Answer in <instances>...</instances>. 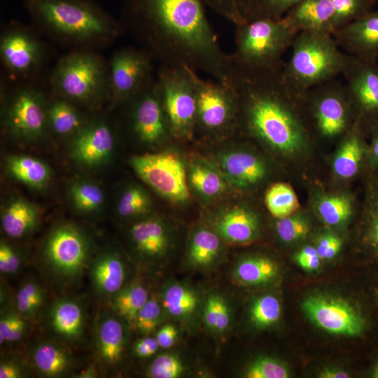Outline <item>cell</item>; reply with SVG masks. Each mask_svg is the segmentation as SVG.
Returning <instances> with one entry per match:
<instances>
[{
  "label": "cell",
  "instance_id": "cell-52",
  "mask_svg": "<svg viewBox=\"0 0 378 378\" xmlns=\"http://www.w3.org/2000/svg\"><path fill=\"white\" fill-rule=\"evenodd\" d=\"M368 204L370 230V236L373 245L378 248V184L374 188Z\"/></svg>",
  "mask_w": 378,
  "mask_h": 378
},
{
  "label": "cell",
  "instance_id": "cell-13",
  "mask_svg": "<svg viewBox=\"0 0 378 378\" xmlns=\"http://www.w3.org/2000/svg\"><path fill=\"white\" fill-rule=\"evenodd\" d=\"M32 30L20 22H11L1 31V61L8 74L13 79H31L43 64L46 48Z\"/></svg>",
  "mask_w": 378,
  "mask_h": 378
},
{
  "label": "cell",
  "instance_id": "cell-53",
  "mask_svg": "<svg viewBox=\"0 0 378 378\" xmlns=\"http://www.w3.org/2000/svg\"><path fill=\"white\" fill-rule=\"evenodd\" d=\"M295 260L302 269L313 271L319 267L321 259L319 258L316 248L307 246L298 253Z\"/></svg>",
  "mask_w": 378,
  "mask_h": 378
},
{
  "label": "cell",
  "instance_id": "cell-59",
  "mask_svg": "<svg viewBox=\"0 0 378 378\" xmlns=\"http://www.w3.org/2000/svg\"><path fill=\"white\" fill-rule=\"evenodd\" d=\"M342 246L341 240L332 235L330 242L325 250L324 259H332L334 258L340 251Z\"/></svg>",
  "mask_w": 378,
  "mask_h": 378
},
{
  "label": "cell",
  "instance_id": "cell-12",
  "mask_svg": "<svg viewBox=\"0 0 378 378\" xmlns=\"http://www.w3.org/2000/svg\"><path fill=\"white\" fill-rule=\"evenodd\" d=\"M130 164L137 176L166 200L174 203L189 200L186 169L176 154L162 152L136 155Z\"/></svg>",
  "mask_w": 378,
  "mask_h": 378
},
{
  "label": "cell",
  "instance_id": "cell-25",
  "mask_svg": "<svg viewBox=\"0 0 378 378\" xmlns=\"http://www.w3.org/2000/svg\"><path fill=\"white\" fill-rule=\"evenodd\" d=\"M219 169L228 183L238 188H246L261 181L266 174L264 162L253 153L228 151L218 160Z\"/></svg>",
  "mask_w": 378,
  "mask_h": 378
},
{
  "label": "cell",
  "instance_id": "cell-30",
  "mask_svg": "<svg viewBox=\"0 0 378 378\" xmlns=\"http://www.w3.org/2000/svg\"><path fill=\"white\" fill-rule=\"evenodd\" d=\"M39 219L37 207L31 202L16 198L4 209L1 225L4 232L11 238H21L31 233Z\"/></svg>",
  "mask_w": 378,
  "mask_h": 378
},
{
  "label": "cell",
  "instance_id": "cell-5",
  "mask_svg": "<svg viewBox=\"0 0 378 378\" xmlns=\"http://www.w3.org/2000/svg\"><path fill=\"white\" fill-rule=\"evenodd\" d=\"M53 94L96 108L107 99L108 64L94 50H71L57 62L50 79Z\"/></svg>",
  "mask_w": 378,
  "mask_h": 378
},
{
  "label": "cell",
  "instance_id": "cell-41",
  "mask_svg": "<svg viewBox=\"0 0 378 378\" xmlns=\"http://www.w3.org/2000/svg\"><path fill=\"white\" fill-rule=\"evenodd\" d=\"M69 195L76 209L82 213L97 211L104 202V193L102 188L88 181L73 183L69 188Z\"/></svg>",
  "mask_w": 378,
  "mask_h": 378
},
{
  "label": "cell",
  "instance_id": "cell-18",
  "mask_svg": "<svg viewBox=\"0 0 378 378\" xmlns=\"http://www.w3.org/2000/svg\"><path fill=\"white\" fill-rule=\"evenodd\" d=\"M129 239L139 260L149 266L161 263L172 244L168 227L157 217L144 218L134 223L129 230Z\"/></svg>",
  "mask_w": 378,
  "mask_h": 378
},
{
  "label": "cell",
  "instance_id": "cell-16",
  "mask_svg": "<svg viewBox=\"0 0 378 378\" xmlns=\"http://www.w3.org/2000/svg\"><path fill=\"white\" fill-rule=\"evenodd\" d=\"M302 307L316 326L329 333L354 337L364 330L365 324L360 314L341 298L321 295L309 296Z\"/></svg>",
  "mask_w": 378,
  "mask_h": 378
},
{
  "label": "cell",
  "instance_id": "cell-44",
  "mask_svg": "<svg viewBox=\"0 0 378 378\" xmlns=\"http://www.w3.org/2000/svg\"><path fill=\"white\" fill-rule=\"evenodd\" d=\"M323 220L330 225L346 221L351 214L350 200L344 196H330L323 198L318 205Z\"/></svg>",
  "mask_w": 378,
  "mask_h": 378
},
{
  "label": "cell",
  "instance_id": "cell-22",
  "mask_svg": "<svg viewBox=\"0 0 378 378\" xmlns=\"http://www.w3.org/2000/svg\"><path fill=\"white\" fill-rule=\"evenodd\" d=\"M89 276L95 293L110 300L130 282L132 269L118 252L107 250L98 254L89 266Z\"/></svg>",
  "mask_w": 378,
  "mask_h": 378
},
{
  "label": "cell",
  "instance_id": "cell-19",
  "mask_svg": "<svg viewBox=\"0 0 378 378\" xmlns=\"http://www.w3.org/2000/svg\"><path fill=\"white\" fill-rule=\"evenodd\" d=\"M115 145V136L104 120L88 121L73 136L71 155L80 164L94 167L106 162Z\"/></svg>",
  "mask_w": 378,
  "mask_h": 378
},
{
  "label": "cell",
  "instance_id": "cell-28",
  "mask_svg": "<svg viewBox=\"0 0 378 378\" xmlns=\"http://www.w3.org/2000/svg\"><path fill=\"white\" fill-rule=\"evenodd\" d=\"M31 362L36 372L44 377H60L70 372L74 358L63 344L54 341H43L31 351Z\"/></svg>",
  "mask_w": 378,
  "mask_h": 378
},
{
  "label": "cell",
  "instance_id": "cell-35",
  "mask_svg": "<svg viewBox=\"0 0 378 378\" xmlns=\"http://www.w3.org/2000/svg\"><path fill=\"white\" fill-rule=\"evenodd\" d=\"M277 273V265L272 260L253 256L241 259L236 264L233 277L242 285L258 286L272 281Z\"/></svg>",
  "mask_w": 378,
  "mask_h": 378
},
{
  "label": "cell",
  "instance_id": "cell-47",
  "mask_svg": "<svg viewBox=\"0 0 378 378\" xmlns=\"http://www.w3.org/2000/svg\"><path fill=\"white\" fill-rule=\"evenodd\" d=\"M184 371V365L177 355L164 353L152 360L146 370V375L150 378H178Z\"/></svg>",
  "mask_w": 378,
  "mask_h": 378
},
{
  "label": "cell",
  "instance_id": "cell-55",
  "mask_svg": "<svg viewBox=\"0 0 378 378\" xmlns=\"http://www.w3.org/2000/svg\"><path fill=\"white\" fill-rule=\"evenodd\" d=\"M178 330L172 323H167L160 327L155 335V338L160 348L169 349L176 342Z\"/></svg>",
  "mask_w": 378,
  "mask_h": 378
},
{
  "label": "cell",
  "instance_id": "cell-58",
  "mask_svg": "<svg viewBox=\"0 0 378 378\" xmlns=\"http://www.w3.org/2000/svg\"><path fill=\"white\" fill-rule=\"evenodd\" d=\"M15 310H7L1 314L0 318V344L5 343Z\"/></svg>",
  "mask_w": 378,
  "mask_h": 378
},
{
  "label": "cell",
  "instance_id": "cell-63",
  "mask_svg": "<svg viewBox=\"0 0 378 378\" xmlns=\"http://www.w3.org/2000/svg\"><path fill=\"white\" fill-rule=\"evenodd\" d=\"M373 377L375 378H378V365L374 368Z\"/></svg>",
  "mask_w": 378,
  "mask_h": 378
},
{
  "label": "cell",
  "instance_id": "cell-54",
  "mask_svg": "<svg viewBox=\"0 0 378 378\" xmlns=\"http://www.w3.org/2000/svg\"><path fill=\"white\" fill-rule=\"evenodd\" d=\"M160 346L155 337L149 335L138 340L132 348L133 354L139 358H147L153 356L159 349Z\"/></svg>",
  "mask_w": 378,
  "mask_h": 378
},
{
  "label": "cell",
  "instance_id": "cell-46",
  "mask_svg": "<svg viewBox=\"0 0 378 378\" xmlns=\"http://www.w3.org/2000/svg\"><path fill=\"white\" fill-rule=\"evenodd\" d=\"M335 10L334 32L370 11L372 0H330Z\"/></svg>",
  "mask_w": 378,
  "mask_h": 378
},
{
  "label": "cell",
  "instance_id": "cell-45",
  "mask_svg": "<svg viewBox=\"0 0 378 378\" xmlns=\"http://www.w3.org/2000/svg\"><path fill=\"white\" fill-rule=\"evenodd\" d=\"M164 315L161 301L152 294L139 312L134 328L144 336L150 335L156 331Z\"/></svg>",
  "mask_w": 378,
  "mask_h": 378
},
{
  "label": "cell",
  "instance_id": "cell-31",
  "mask_svg": "<svg viewBox=\"0 0 378 378\" xmlns=\"http://www.w3.org/2000/svg\"><path fill=\"white\" fill-rule=\"evenodd\" d=\"M78 106L53 94L52 99L48 101V129L59 136H74L88 122Z\"/></svg>",
  "mask_w": 378,
  "mask_h": 378
},
{
  "label": "cell",
  "instance_id": "cell-8",
  "mask_svg": "<svg viewBox=\"0 0 378 378\" xmlns=\"http://www.w3.org/2000/svg\"><path fill=\"white\" fill-rule=\"evenodd\" d=\"M156 81L172 134L190 138L195 130L197 104L188 66L161 65Z\"/></svg>",
  "mask_w": 378,
  "mask_h": 378
},
{
  "label": "cell",
  "instance_id": "cell-10",
  "mask_svg": "<svg viewBox=\"0 0 378 378\" xmlns=\"http://www.w3.org/2000/svg\"><path fill=\"white\" fill-rule=\"evenodd\" d=\"M153 57L144 48L116 50L108 64V97L112 104H126L155 78Z\"/></svg>",
  "mask_w": 378,
  "mask_h": 378
},
{
  "label": "cell",
  "instance_id": "cell-27",
  "mask_svg": "<svg viewBox=\"0 0 378 378\" xmlns=\"http://www.w3.org/2000/svg\"><path fill=\"white\" fill-rule=\"evenodd\" d=\"M160 301L164 314L182 323H189L195 318L202 302L200 293L194 287L179 281L164 286Z\"/></svg>",
  "mask_w": 378,
  "mask_h": 378
},
{
  "label": "cell",
  "instance_id": "cell-36",
  "mask_svg": "<svg viewBox=\"0 0 378 378\" xmlns=\"http://www.w3.org/2000/svg\"><path fill=\"white\" fill-rule=\"evenodd\" d=\"M356 132L352 130L347 136L334 160V169L342 178L352 177L358 171L361 160L363 148Z\"/></svg>",
  "mask_w": 378,
  "mask_h": 378
},
{
  "label": "cell",
  "instance_id": "cell-51",
  "mask_svg": "<svg viewBox=\"0 0 378 378\" xmlns=\"http://www.w3.org/2000/svg\"><path fill=\"white\" fill-rule=\"evenodd\" d=\"M22 258L18 250L1 240L0 243V272L2 275H12L18 272Z\"/></svg>",
  "mask_w": 378,
  "mask_h": 378
},
{
  "label": "cell",
  "instance_id": "cell-24",
  "mask_svg": "<svg viewBox=\"0 0 378 378\" xmlns=\"http://www.w3.org/2000/svg\"><path fill=\"white\" fill-rule=\"evenodd\" d=\"M48 314L49 327L58 338L69 343L81 338L85 312L79 300L71 297L59 298L51 304Z\"/></svg>",
  "mask_w": 378,
  "mask_h": 378
},
{
  "label": "cell",
  "instance_id": "cell-21",
  "mask_svg": "<svg viewBox=\"0 0 378 378\" xmlns=\"http://www.w3.org/2000/svg\"><path fill=\"white\" fill-rule=\"evenodd\" d=\"M332 35L346 53L358 59L378 60V10L367 12Z\"/></svg>",
  "mask_w": 378,
  "mask_h": 378
},
{
  "label": "cell",
  "instance_id": "cell-29",
  "mask_svg": "<svg viewBox=\"0 0 378 378\" xmlns=\"http://www.w3.org/2000/svg\"><path fill=\"white\" fill-rule=\"evenodd\" d=\"M220 237L211 228L197 227L191 234L187 250L188 265L195 269L211 268L223 252Z\"/></svg>",
  "mask_w": 378,
  "mask_h": 378
},
{
  "label": "cell",
  "instance_id": "cell-61",
  "mask_svg": "<svg viewBox=\"0 0 378 378\" xmlns=\"http://www.w3.org/2000/svg\"><path fill=\"white\" fill-rule=\"evenodd\" d=\"M97 376L98 373L94 366H90L75 377L78 378H94Z\"/></svg>",
  "mask_w": 378,
  "mask_h": 378
},
{
  "label": "cell",
  "instance_id": "cell-1",
  "mask_svg": "<svg viewBox=\"0 0 378 378\" xmlns=\"http://www.w3.org/2000/svg\"><path fill=\"white\" fill-rule=\"evenodd\" d=\"M203 0H125L123 22L161 65L187 66L228 83L230 55L221 49Z\"/></svg>",
  "mask_w": 378,
  "mask_h": 378
},
{
  "label": "cell",
  "instance_id": "cell-20",
  "mask_svg": "<svg viewBox=\"0 0 378 378\" xmlns=\"http://www.w3.org/2000/svg\"><path fill=\"white\" fill-rule=\"evenodd\" d=\"M130 328L112 309L99 314L94 330V346L102 365L114 368L120 363L129 342Z\"/></svg>",
  "mask_w": 378,
  "mask_h": 378
},
{
  "label": "cell",
  "instance_id": "cell-57",
  "mask_svg": "<svg viewBox=\"0 0 378 378\" xmlns=\"http://www.w3.org/2000/svg\"><path fill=\"white\" fill-rule=\"evenodd\" d=\"M26 374L24 368L15 360L7 359L0 363V378H22Z\"/></svg>",
  "mask_w": 378,
  "mask_h": 378
},
{
  "label": "cell",
  "instance_id": "cell-39",
  "mask_svg": "<svg viewBox=\"0 0 378 378\" xmlns=\"http://www.w3.org/2000/svg\"><path fill=\"white\" fill-rule=\"evenodd\" d=\"M265 204L271 214L278 218L290 216L299 208L294 190L284 183H275L267 190Z\"/></svg>",
  "mask_w": 378,
  "mask_h": 378
},
{
  "label": "cell",
  "instance_id": "cell-17",
  "mask_svg": "<svg viewBox=\"0 0 378 378\" xmlns=\"http://www.w3.org/2000/svg\"><path fill=\"white\" fill-rule=\"evenodd\" d=\"M352 107L361 115L378 119V63L352 56L343 73Z\"/></svg>",
  "mask_w": 378,
  "mask_h": 378
},
{
  "label": "cell",
  "instance_id": "cell-2",
  "mask_svg": "<svg viewBox=\"0 0 378 378\" xmlns=\"http://www.w3.org/2000/svg\"><path fill=\"white\" fill-rule=\"evenodd\" d=\"M281 69L248 70L230 62L228 83L248 132L274 148L293 153L303 144L305 130L295 110L299 96L285 83Z\"/></svg>",
  "mask_w": 378,
  "mask_h": 378
},
{
  "label": "cell",
  "instance_id": "cell-15",
  "mask_svg": "<svg viewBox=\"0 0 378 378\" xmlns=\"http://www.w3.org/2000/svg\"><path fill=\"white\" fill-rule=\"evenodd\" d=\"M126 104L130 105V128L138 141L154 145L172 134L156 78Z\"/></svg>",
  "mask_w": 378,
  "mask_h": 378
},
{
  "label": "cell",
  "instance_id": "cell-7",
  "mask_svg": "<svg viewBox=\"0 0 378 378\" xmlns=\"http://www.w3.org/2000/svg\"><path fill=\"white\" fill-rule=\"evenodd\" d=\"M91 245L87 234L78 227L64 223L55 227L45 240L42 262L54 279L70 283L88 267Z\"/></svg>",
  "mask_w": 378,
  "mask_h": 378
},
{
  "label": "cell",
  "instance_id": "cell-6",
  "mask_svg": "<svg viewBox=\"0 0 378 378\" xmlns=\"http://www.w3.org/2000/svg\"><path fill=\"white\" fill-rule=\"evenodd\" d=\"M235 26L232 64L255 71L282 68V56L297 34L284 17H258Z\"/></svg>",
  "mask_w": 378,
  "mask_h": 378
},
{
  "label": "cell",
  "instance_id": "cell-11",
  "mask_svg": "<svg viewBox=\"0 0 378 378\" xmlns=\"http://www.w3.org/2000/svg\"><path fill=\"white\" fill-rule=\"evenodd\" d=\"M48 99L38 88L31 84L17 87L6 97L4 125L13 137L36 140L48 129Z\"/></svg>",
  "mask_w": 378,
  "mask_h": 378
},
{
  "label": "cell",
  "instance_id": "cell-49",
  "mask_svg": "<svg viewBox=\"0 0 378 378\" xmlns=\"http://www.w3.org/2000/svg\"><path fill=\"white\" fill-rule=\"evenodd\" d=\"M309 227L307 220L299 216L279 218L276 223V232L284 242H293L304 237L309 232Z\"/></svg>",
  "mask_w": 378,
  "mask_h": 378
},
{
  "label": "cell",
  "instance_id": "cell-4",
  "mask_svg": "<svg viewBox=\"0 0 378 378\" xmlns=\"http://www.w3.org/2000/svg\"><path fill=\"white\" fill-rule=\"evenodd\" d=\"M290 48L291 55L284 62L281 73L286 85L298 96L342 75L352 59L329 33L298 32Z\"/></svg>",
  "mask_w": 378,
  "mask_h": 378
},
{
  "label": "cell",
  "instance_id": "cell-56",
  "mask_svg": "<svg viewBox=\"0 0 378 378\" xmlns=\"http://www.w3.org/2000/svg\"><path fill=\"white\" fill-rule=\"evenodd\" d=\"M26 330V319L15 310L5 343L15 342L20 340L24 337Z\"/></svg>",
  "mask_w": 378,
  "mask_h": 378
},
{
  "label": "cell",
  "instance_id": "cell-50",
  "mask_svg": "<svg viewBox=\"0 0 378 378\" xmlns=\"http://www.w3.org/2000/svg\"><path fill=\"white\" fill-rule=\"evenodd\" d=\"M302 0H258L254 18H283Z\"/></svg>",
  "mask_w": 378,
  "mask_h": 378
},
{
  "label": "cell",
  "instance_id": "cell-3",
  "mask_svg": "<svg viewBox=\"0 0 378 378\" xmlns=\"http://www.w3.org/2000/svg\"><path fill=\"white\" fill-rule=\"evenodd\" d=\"M24 4L35 27L70 50L105 48L125 30L94 0H24Z\"/></svg>",
  "mask_w": 378,
  "mask_h": 378
},
{
  "label": "cell",
  "instance_id": "cell-9",
  "mask_svg": "<svg viewBox=\"0 0 378 378\" xmlns=\"http://www.w3.org/2000/svg\"><path fill=\"white\" fill-rule=\"evenodd\" d=\"M196 95L195 129L209 135L228 133L239 117L236 92L229 83L200 77L197 71L188 66Z\"/></svg>",
  "mask_w": 378,
  "mask_h": 378
},
{
  "label": "cell",
  "instance_id": "cell-43",
  "mask_svg": "<svg viewBox=\"0 0 378 378\" xmlns=\"http://www.w3.org/2000/svg\"><path fill=\"white\" fill-rule=\"evenodd\" d=\"M281 307L274 295L266 294L256 298L250 307V318L253 326L260 329L275 324L279 319Z\"/></svg>",
  "mask_w": 378,
  "mask_h": 378
},
{
  "label": "cell",
  "instance_id": "cell-26",
  "mask_svg": "<svg viewBox=\"0 0 378 378\" xmlns=\"http://www.w3.org/2000/svg\"><path fill=\"white\" fill-rule=\"evenodd\" d=\"M212 229L226 241L244 244L252 241L257 237L258 220L250 209L234 206L214 218Z\"/></svg>",
  "mask_w": 378,
  "mask_h": 378
},
{
  "label": "cell",
  "instance_id": "cell-34",
  "mask_svg": "<svg viewBox=\"0 0 378 378\" xmlns=\"http://www.w3.org/2000/svg\"><path fill=\"white\" fill-rule=\"evenodd\" d=\"M149 297V291L142 283L130 281L111 299V309L134 328L138 314Z\"/></svg>",
  "mask_w": 378,
  "mask_h": 378
},
{
  "label": "cell",
  "instance_id": "cell-40",
  "mask_svg": "<svg viewBox=\"0 0 378 378\" xmlns=\"http://www.w3.org/2000/svg\"><path fill=\"white\" fill-rule=\"evenodd\" d=\"M258 0H203L205 5L234 25L254 18Z\"/></svg>",
  "mask_w": 378,
  "mask_h": 378
},
{
  "label": "cell",
  "instance_id": "cell-48",
  "mask_svg": "<svg viewBox=\"0 0 378 378\" xmlns=\"http://www.w3.org/2000/svg\"><path fill=\"white\" fill-rule=\"evenodd\" d=\"M246 378H288L289 370L286 365L270 357H259L252 361L245 369Z\"/></svg>",
  "mask_w": 378,
  "mask_h": 378
},
{
  "label": "cell",
  "instance_id": "cell-38",
  "mask_svg": "<svg viewBox=\"0 0 378 378\" xmlns=\"http://www.w3.org/2000/svg\"><path fill=\"white\" fill-rule=\"evenodd\" d=\"M45 297V290L37 281H24L16 294V310L26 320L35 318L42 309Z\"/></svg>",
  "mask_w": 378,
  "mask_h": 378
},
{
  "label": "cell",
  "instance_id": "cell-23",
  "mask_svg": "<svg viewBox=\"0 0 378 378\" xmlns=\"http://www.w3.org/2000/svg\"><path fill=\"white\" fill-rule=\"evenodd\" d=\"M284 18L296 33H334L335 10L330 0H302Z\"/></svg>",
  "mask_w": 378,
  "mask_h": 378
},
{
  "label": "cell",
  "instance_id": "cell-33",
  "mask_svg": "<svg viewBox=\"0 0 378 378\" xmlns=\"http://www.w3.org/2000/svg\"><path fill=\"white\" fill-rule=\"evenodd\" d=\"M9 174L34 188H42L50 179V170L43 161L27 155H14L7 160Z\"/></svg>",
  "mask_w": 378,
  "mask_h": 378
},
{
  "label": "cell",
  "instance_id": "cell-60",
  "mask_svg": "<svg viewBox=\"0 0 378 378\" xmlns=\"http://www.w3.org/2000/svg\"><path fill=\"white\" fill-rule=\"evenodd\" d=\"M321 378H348L349 374L342 370L337 368H326L320 374Z\"/></svg>",
  "mask_w": 378,
  "mask_h": 378
},
{
  "label": "cell",
  "instance_id": "cell-62",
  "mask_svg": "<svg viewBox=\"0 0 378 378\" xmlns=\"http://www.w3.org/2000/svg\"><path fill=\"white\" fill-rule=\"evenodd\" d=\"M372 150L375 157L378 158V136L375 139L374 142L373 144Z\"/></svg>",
  "mask_w": 378,
  "mask_h": 378
},
{
  "label": "cell",
  "instance_id": "cell-42",
  "mask_svg": "<svg viewBox=\"0 0 378 378\" xmlns=\"http://www.w3.org/2000/svg\"><path fill=\"white\" fill-rule=\"evenodd\" d=\"M150 206L151 199L148 193L142 187L132 185L120 197L117 212L122 218H130L145 214Z\"/></svg>",
  "mask_w": 378,
  "mask_h": 378
},
{
  "label": "cell",
  "instance_id": "cell-37",
  "mask_svg": "<svg viewBox=\"0 0 378 378\" xmlns=\"http://www.w3.org/2000/svg\"><path fill=\"white\" fill-rule=\"evenodd\" d=\"M202 318L206 327L214 333L227 331L230 324V309L222 295L212 293L207 295L202 304Z\"/></svg>",
  "mask_w": 378,
  "mask_h": 378
},
{
  "label": "cell",
  "instance_id": "cell-32",
  "mask_svg": "<svg viewBox=\"0 0 378 378\" xmlns=\"http://www.w3.org/2000/svg\"><path fill=\"white\" fill-rule=\"evenodd\" d=\"M188 182L200 197L212 200L221 195L227 181L218 167L206 160H193L188 170Z\"/></svg>",
  "mask_w": 378,
  "mask_h": 378
},
{
  "label": "cell",
  "instance_id": "cell-14",
  "mask_svg": "<svg viewBox=\"0 0 378 378\" xmlns=\"http://www.w3.org/2000/svg\"><path fill=\"white\" fill-rule=\"evenodd\" d=\"M300 98L309 104L316 128L323 136L333 137L348 127L353 107L344 83L334 79L307 90Z\"/></svg>",
  "mask_w": 378,
  "mask_h": 378
}]
</instances>
